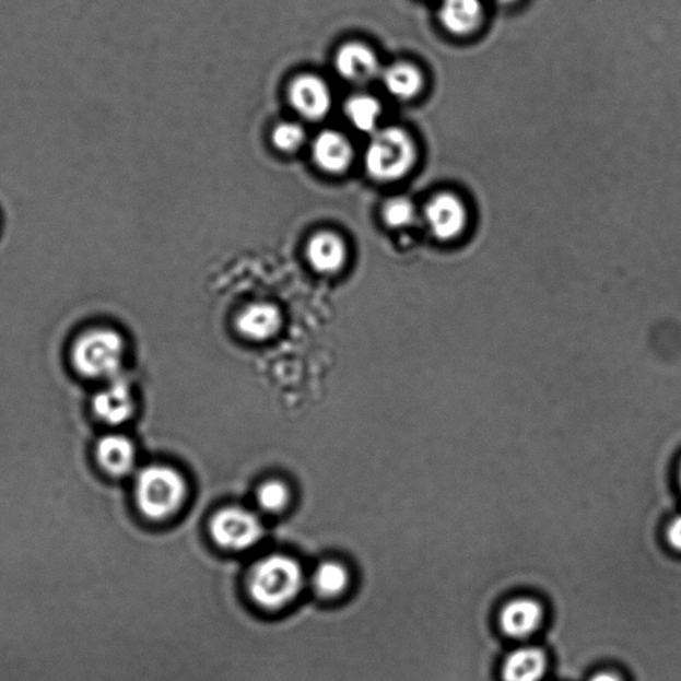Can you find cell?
<instances>
[{
	"mask_svg": "<svg viewBox=\"0 0 681 681\" xmlns=\"http://www.w3.org/2000/svg\"><path fill=\"white\" fill-rule=\"evenodd\" d=\"M308 586V574L297 557L287 554L266 555L250 567L245 588L251 603L261 611L280 612L300 599Z\"/></svg>",
	"mask_w": 681,
	"mask_h": 681,
	"instance_id": "6da1fadb",
	"label": "cell"
},
{
	"mask_svg": "<svg viewBox=\"0 0 681 681\" xmlns=\"http://www.w3.org/2000/svg\"><path fill=\"white\" fill-rule=\"evenodd\" d=\"M419 161V149L402 128L388 127L372 133L365 152V168L372 179L392 183L407 177Z\"/></svg>",
	"mask_w": 681,
	"mask_h": 681,
	"instance_id": "7a4b0ae2",
	"label": "cell"
},
{
	"mask_svg": "<svg viewBox=\"0 0 681 681\" xmlns=\"http://www.w3.org/2000/svg\"><path fill=\"white\" fill-rule=\"evenodd\" d=\"M134 494L141 514L152 521H164L181 510L187 483L179 471L164 465L149 466L139 472Z\"/></svg>",
	"mask_w": 681,
	"mask_h": 681,
	"instance_id": "3957f363",
	"label": "cell"
},
{
	"mask_svg": "<svg viewBox=\"0 0 681 681\" xmlns=\"http://www.w3.org/2000/svg\"><path fill=\"white\" fill-rule=\"evenodd\" d=\"M125 353V340L118 331L92 329L73 345L72 362L84 377L110 379L119 376Z\"/></svg>",
	"mask_w": 681,
	"mask_h": 681,
	"instance_id": "277c9868",
	"label": "cell"
},
{
	"mask_svg": "<svg viewBox=\"0 0 681 681\" xmlns=\"http://www.w3.org/2000/svg\"><path fill=\"white\" fill-rule=\"evenodd\" d=\"M212 541L228 552H244L256 548L263 537L262 521L243 507H225L210 521Z\"/></svg>",
	"mask_w": 681,
	"mask_h": 681,
	"instance_id": "5b68a950",
	"label": "cell"
},
{
	"mask_svg": "<svg viewBox=\"0 0 681 681\" xmlns=\"http://www.w3.org/2000/svg\"><path fill=\"white\" fill-rule=\"evenodd\" d=\"M423 219L437 240L454 242L468 228L469 211L458 195L441 192L427 201Z\"/></svg>",
	"mask_w": 681,
	"mask_h": 681,
	"instance_id": "8992f818",
	"label": "cell"
},
{
	"mask_svg": "<svg viewBox=\"0 0 681 681\" xmlns=\"http://www.w3.org/2000/svg\"><path fill=\"white\" fill-rule=\"evenodd\" d=\"M291 106L300 116L310 121L327 118L331 108V92L324 79L316 75H300L293 79L287 90Z\"/></svg>",
	"mask_w": 681,
	"mask_h": 681,
	"instance_id": "52a82bcc",
	"label": "cell"
},
{
	"mask_svg": "<svg viewBox=\"0 0 681 681\" xmlns=\"http://www.w3.org/2000/svg\"><path fill=\"white\" fill-rule=\"evenodd\" d=\"M334 67L343 81L353 84L371 83L381 72L376 52L359 42L347 43L337 51Z\"/></svg>",
	"mask_w": 681,
	"mask_h": 681,
	"instance_id": "ba28073f",
	"label": "cell"
},
{
	"mask_svg": "<svg viewBox=\"0 0 681 681\" xmlns=\"http://www.w3.org/2000/svg\"><path fill=\"white\" fill-rule=\"evenodd\" d=\"M92 409L97 419L108 425H121L131 419L133 398L126 378L116 376L109 379L106 388L97 391L92 400Z\"/></svg>",
	"mask_w": 681,
	"mask_h": 681,
	"instance_id": "9c48e42d",
	"label": "cell"
},
{
	"mask_svg": "<svg viewBox=\"0 0 681 681\" xmlns=\"http://www.w3.org/2000/svg\"><path fill=\"white\" fill-rule=\"evenodd\" d=\"M313 161L317 167L330 175H341L351 168L354 151L343 134L336 131H322L312 144Z\"/></svg>",
	"mask_w": 681,
	"mask_h": 681,
	"instance_id": "30bf717a",
	"label": "cell"
},
{
	"mask_svg": "<svg viewBox=\"0 0 681 681\" xmlns=\"http://www.w3.org/2000/svg\"><path fill=\"white\" fill-rule=\"evenodd\" d=\"M544 612L537 600L519 598L508 601L500 615L503 634L513 639H526L541 627Z\"/></svg>",
	"mask_w": 681,
	"mask_h": 681,
	"instance_id": "8fae6325",
	"label": "cell"
},
{
	"mask_svg": "<svg viewBox=\"0 0 681 681\" xmlns=\"http://www.w3.org/2000/svg\"><path fill=\"white\" fill-rule=\"evenodd\" d=\"M484 20L481 0H442L439 22L447 33L465 38L475 34Z\"/></svg>",
	"mask_w": 681,
	"mask_h": 681,
	"instance_id": "7c38bea8",
	"label": "cell"
},
{
	"mask_svg": "<svg viewBox=\"0 0 681 681\" xmlns=\"http://www.w3.org/2000/svg\"><path fill=\"white\" fill-rule=\"evenodd\" d=\"M313 592L322 600H337L347 595L353 585V573L347 563L325 560L308 576Z\"/></svg>",
	"mask_w": 681,
	"mask_h": 681,
	"instance_id": "4fadbf2b",
	"label": "cell"
},
{
	"mask_svg": "<svg viewBox=\"0 0 681 681\" xmlns=\"http://www.w3.org/2000/svg\"><path fill=\"white\" fill-rule=\"evenodd\" d=\"M305 254L316 272L334 274L345 266L348 249L339 235L325 231L310 237Z\"/></svg>",
	"mask_w": 681,
	"mask_h": 681,
	"instance_id": "5bb4252c",
	"label": "cell"
},
{
	"mask_svg": "<svg viewBox=\"0 0 681 681\" xmlns=\"http://www.w3.org/2000/svg\"><path fill=\"white\" fill-rule=\"evenodd\" d=\"M282 318L278 306L250 304L237 317L238 333L250 341H267L279 333Z\"/></svg>",
	"mask_w": 681,
	"mask_h": 681,
	"instance_id": "9a60e30c",
	"label": "cell"
},
{
	"mask_svg": "<svg viewBox=\"0 0 681 681\" xmlns=\"http://www.w3.org/2000/svg\"><path fill=\"white\" fill-rule=\"evenodd\" d=\"M96 458L108 474L122 477L132 471L137 462V450L126 435L108 434L97 442Z\"/></svg>",
	"mask_w": 681,
	"mask_h": 681,
	"instance_id": "2e32d148",
	"label": "cell"
},
{
	"mask_svg": "<svg viewBox=\"0 0 681 681\" xmlns=\"http://www.w3.org/2000/svg\"><path fill=\"white\" fill-rule=\"evenodd\" d=\"M548 672V658L542 649L521 647L507 656L503 665V681H542Z\"/></svg>",
	"mask_w": 681,
	"mask_h": 681,
	"instance_id": "e0dca14e",
	"label": "cell"
},
{
	"mask_svg": "<svg viewBox=\"0 0 681 681\" xmlns=\"http://www.w3.org/2000/svg\"><path fill=\"white\" fill-rule=\"evenodd\" d=\"M383 83L386 91L398 101H413L421 94L425 78L419 67L414 64L396 63L383 72Z\"/></svg>",
	"mask_w": 681,
	"mask_h": 681,
	"instance_id": "ac0fdd59",
	"label": "cell"
},
{
	"mask_svg": "<svg viewBox=\"0 0 681 681\" xmlns=\"http://www.w3.org/2000/svg\"><path fill=\"white\" fill-rule=\"evenodd\" d=\"M381 114V104L371 95H354L345 104L347 118L360 132H376Z\"/></svg>",
	"mask_w": 681,
	"mask_h": 681,
	"instance_id": "d6986e66",
	"label": "cell"
},
{
	"mask_svg": "<svg viewBox=\"0 0 681 681\" xmlns=\"http://www.w3.org/2000/svg\"><path fill=\"white\" fill-rule=\"evenodd\" d=\"M257 503L262 512L280 514L290 506L291 491L284 482L268 481L257 491Z\"/></svg>",
	"mask_w": 681,
	"mask_h": 681,
	"instance_id": "ffe728a7",
	"label": "cell"
},
{
	"mask_svg": "<svg viewBox=\"0 0 681 681\" xmlns=\"http://www.w3.org/2000/svg\"><path fill=\"white\" fill-rule=\"evenodd\" d=\"M383 219L390 228L401 230L413 225L416 219V208L407 198H395L386 202L383 208Z\"/></svg>",
	"mask_w": 681,
	"mask_h": 681,
	"instance_id": "44dd1931",
	"label": "cell"
},
{
	"mask_svg": "<svg viewBox=\"0 0 681 681\" xmlns=\"http://www.w3.org/2000/svg\"><path fill=\"white\" fill-rule=\"evenodd\" d=\"M306 133L303 127L296 122L284 121L274 127L272 143L281 152L293 153L304 145Z\"/></svg>",
	"mask_w": 681,
	"mask_h": 681,
	"instance_id": "7402d4cb",
	"label": "cell"
},
{
	"mask_svg": "<svg viewBox=\"0 0 681 681\" xmlns=\"http://www.w3.org/2000/svg\"><path fill=\"white\" fill-rule=\"evenodd\" d=\"M667 541L674 551L681 554V515L668 525Z\"/></svg>",
	"mask_w": 681,
	"mask_h": 681,
	"instance_id": "603a6c76",
	"label": "cell"
},
{
	"mask_svg": "<svg viewBox=\"0 0 681 681\" xmlns=\"http://www.w3.org/2000/svg\"><path fill=\"white\" fill-rule=\"evenodd\" d=\"M588 681H623L621 677H618L617 673L603 671L595 673L594 677Z\"/></svg>",
	"mask_w": 681,
	"mask_h": 681,
	"instance_id": "cb8c5ba5",
	"label": "cell"
},
{
	"mask_svg": "<svg viewBox=\"0 0 681 681\" xmlns=\"http://www.w3.org/2000/svg\"><path fill=\"white\" fill-rule=\"evenodd\" d=\"M500 2L508 4V3L518 2V0H500Z\"/></svg>",
	"mask_w": 681,
	"mask_h": 681,
	"instance_id": "d4e9b609",
	"label": "cell"
},
{
	"mask_svg": "<svg viewBox=\"0 0 681 681\" xmlns=\"http://www.w3.org/2000/svg\"><path fill=\"white\" fill-rule=\"evenodd\" d=\"M680 483H681V468H680Z\"/></svg>",
	"mask_w": 681,
	"mask_h": 681,
	"instance_id": "484cf974",
	"label": "cell"
}]
</instances>
